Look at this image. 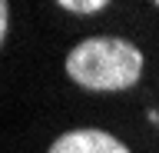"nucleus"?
Masks as SVG:
<instances>
[{"label":"nucleus","mask_w":159,"mask_h":153,"mask_svg":"<svg viewBox=\"0 0 159 153\" xmlns=\"http://www.w3.org/2000/svg\"><path fill=\"white\" fill-rule=\"evenodd\" d=\"M66 73L86 90H126L143 73V53L116 37H89L70 50Z\"/></svg>","instance_id":"1"},{"label":"nucleus","mask_w":159,"mask_h":153,"mask_svg":"<svg viewBox=\"0 0 159 153\" xmlns=\"http://www.w3.org/2000/svg\"><path fill=\"white\" fill-rule=\"evenodd\" d=\"M60 7H63V10H73V13H93V10H103V7H106V3H103V0H60Z\"/></svg>","instance_id":"3"},{"label":"nucleus","mask_w":159,"mask_h":153,"mask_svg":"<svg viewBox=\"0 0 159 153\" xmlns=\"http://www.w3.org/2000/svg\"><path fill=\"white\" fill-rule=\"evenodd\" d=\"M50 153H129V150L103 130H73V133H63L50 146Z\"/></svg>","instance_id":"2"},{"label":"nucleus","mask_w":159,"mask_h":153,"mask_svg":"<svg viewBox=\"0 0 159 153\" xmlns=\"http://www.w3.org/2000/svg\"><path fill=\"white\" fill-rule=\"evenodd\" d=\"M156 7H159V3H156Z\"/></svg>","instance_id":"5"},{"label":"nucleus","mask_w":159,"mask_h":153,"mask_svg":"<svg viewBox=\"0 0 159 153\" xmlns=\"http://www.w3.org/2000/svg\"><path fill=\"white\" fill-rule=\"evenodd\" d=\"M3 33H7V3L0 0V40H3Z\"/></svg>","instance_id":"4"}]
</instances>
